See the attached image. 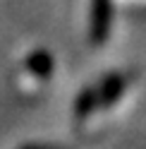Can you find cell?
Returning <instances> with one entry per match:
<instances>
[{"instance_id": "cell-1", "label": "cell", "mask_w": 146, "mask_h": 149, "mask_svg": "<svg viewBox=\"0 0 146 149\" xmlns=\"http://www.w3.org/2000/svg\"><path fill=\"white\" fill-rule=\"evenodd\" d=\"M127 77L122 72H113V74H105L101 79V84L94 87V94H96V108L98 111H110V106H115L125 94H127Z\"/></svg>"}, {"instance_id": "cell-2", "label": "cell", "mask_w": 146, "mask_h": 149, "mask_svg": "<svg viewBox=\"0 0 146 149\" xmlns=\"http://www.w3.org/2000/svg\"><path fill=\"white\" fill-rule=\"evenodd\" d=\"M19 72L24 74V82H19L22 89L34 87V84H43V82H48L50 72H53V60H50V55L45 51H36L22 63Z\"/></svg>"}, {"instance_id": "cell-3", "label": "cell", "mask_w": 146, "mask_h": 149, "mask_svg": "<svg viewBox=\"0 0 146 149\" xmlns=\"http://www.w3.org/2000/svg\"><path fill=\"white\" fill-rule=\"evenodd\" d=\"M110 7L113 3L110 0H94V5H91V41L94 43H103L108 39V34H110Z\"/></svg>"}, {"instance_id": "cell-4", "label": "cell", "mask_w": 146, "mask_h": 149, "mask_svg": "<svg viewBox=\"0 0 146 149\" xmlns=\"http://www.w3.org/2000/svg\"><path fill=\"white\" fill-rule=\"evenodd\" d=\"M19 149H65V147H60V144H24Z\"/></svg>"}, {"instance_id": "cell-5", "label": "cell", "mask_w": 146, "mask_h": 149, "mask_svg": "<svg viewBox=\"0 0 146 149\" xmlns=\"http://www.w3.org/2000/svg\"><path fill=\"white\" fill-rule=\"evenodd\" d=\"M125 5H129V7H146V0H125Z\"/></svg>"}]
</instances>
